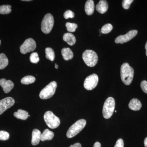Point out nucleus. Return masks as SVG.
<instances>
[{
	"instance_id": "f8f14e48",
	"label": "nucleus",
	"mask_w": 147,
	"mask_h": 147,
	"mask_svg": "<svg viewBox=\"0 0 147 147\" xmlns=\"http://www.w3.org/2000/svg\"><path fill=\"white\" fill-rule=\"evenodd\" d=\"M0 86L3 88L5 93H8L13 88L14 84L10 80H6L5 79H0Z\"/></svg>"
},
{
	"instance_id": "7c9ffc66",
	"label": "nucleus",
	"mask_w": 147,
	"mask_h": 147,
	"mask_svg": "<svg viewBox=\"0 0 147 147\" xmlns=\"http://www.w3.org/2000/svg\"><path fill=\"white\" fill-rule=\"evenodd\" d=\"M141 88L145 93L147 94V81H142L141 83Z\"/></svg>"
},
{
	"instance_id": "b1692460",
	"label": "nucleus",
	"mask_w": 147,
	"mask_h": 147,
	"mask_svg": "<svg viewBox=\"0 0 147 147\" xmlns=\"http://www.w3.org/2000/svg\"><path fill=\"white\" fill-rule=\"evenodd\" d=\"M11 6L10 5L0 6V13L1 14H8L11 12Z\"/></svg>"
},
{
	"instance_id": "e433bc0d",
	"label": "nucleus",
	"mask_w": 147,
	"mask_h": 147,
	"mask_svg": "<svg viewBox=\"0 0 147 147\" xmlns=\"http://www.w3.org/2000/svg\"><path fill=\"white\" fill-rule=\"evenodd\" d=\"M55 68L57 69L58 67H59V66H58V65L57 64H55Z\"/></svg>"
},
{
	"instance_id": "72a5a7b5",
	"label": "nucleus",
	"mask_w": 147,
	"mask_h": 147,
	"mask_svg": "<svg viewBox=\"0 0 147 147\" xmlns=\"http://www.w3.org/2000/svg\"><path fill=\"white\" fill-rule=\"evenodd\" d=\"M93 147H101V144L99 142H96L94 143Z\"/></svg>"
},
{
	"instance_id": "a211bd4d",
	"label": "nucleus",
	"mask_w": 147,
	"mask_h": 147,
	"mask_svg": "<svg viewBox=\"0 0 147 147\" xmlns=\"http://www.w3.org/2000/svg\"><path fill=\"white\" fill-rule=\"evenodd\" d=\"M61 54L64 59L65 61L71 60L73 57V52L68 47L63 48L61 50Z\"/></svg>"
},
{
	"instance_id": "a878e982",
	"label": "nucleus",
	"mask_w": 147,
	"mask_h": 147,
	"mask_svg": "<svg viewBox=\"0 0 147 147\" xmlns=\"http://www.w3.org/2000/svg\"><path fill=\"white\" fill-rule=\"evenodd\" d=\"M65 26L66 27L67 30L70 32H75L76 29L78 27L77 24H74V23H69V22L67 23L66 24Z\"/></svg>"
},
{
	"instance_id": "c85d7f7f",
	"label": "nucleus",
	"mask_w": 147,
	"mask_h": 147,
	"mask_svg": "<svg viewBox=\"0 0 147 147\" xmlns=\"http://www.w3.org/2000/svg\"><path fill=\"white\" fill-rule=\"evenodd\" d=\"M133 1V0H123L122 3L123 7L125 9H128Z\"/></svg>"
},
{
	"instance_id": "aec40b11",
	"label": "nucleus",
	"mask_w": 147,
	"mask_h": 147,
	"mask_svg": "<svg viewBox=\"0 0 147 147\" xmlns=\"http://www.w3.org/2000/svg\"><path fill=\"white\" fill-rule=\"evenodd\" d=\"M13 116L17 119L25 120L29 117L28 113L25 110L19 109L17 112L13 113Z\"/></svg>"
},
{
	"instance_id": "9b49d317",
	"label": "nucleus",
	"mask_w": 147,
	"mask_h": 147,
	"mask_svg": "<svg viewBox=\"0 0 147 147\" xmlns=\"http://www.w3.org/2000/svg\"><path fill=\"white\" fill-rule=\"evenodd\" d=\"M15 103L13 98L7 97L0 100V115L5 111L12 107Z\"/></svg>"
},
{
	"instance_id": "6e6552de",
	"label": "nucleus",
	"mask_w": 147,
	"mask_h": 147,
	"mask_svg": "<svg viewBox=\"0 0 147 147\" xmlns=\"http://www.w3.org/2000/svg\"><path fill=\"white\" fill-rule=\"evenodd\" d=\"M98 82V77L96 74H93L85 79L84 87L88 90H92L97 86Z\"/></svg>"
},
{
	"instance_id": "1a4fd4ad",
	"label": "nucleus",
	"mask_w": 147,
	"mask_h": 147,
	"mask_svg": "<svg viewBox=\"0 0 147 147\" xmlns=\"http://www.w3.org/2000/svg\"><path fill=\"white\" fill-rule=\"evenodd\" d=\"M36 46V43L34 40L32 38H28L20 47V52L23 54H27L34 50Z\"/></svg>"
},
{
	"instance_id": "423d86ee",
	"label": "nucleus",
	"mask_w": 147,
	"mask_h": 147,
	"mask_svg": "<svg viewBox=\"0 0 147 147\" xmlns=\"http://www.w3.org/2000/svg\"><path fill=\"white\" fill-rule=\"evenodd\" d=\"M44 119L47 126L51 129L57 128L60 124L59 118L50 111H47L45 113Z\"/></svg>"
},
{
	"instance_id": "4be33fe9",
	"label": "nucleus",
	"mask_w": 147,
	"mask_h": 147,
	"mask_svg": "<svg viewBox=\"0 0 147 147\" xmlns=\"http://www.w3.org/2000/svg\"><path fill=\"white\" fill-rule=\"evenodd\" d=\"M45 57L48 59L50 61H53L55 60V53L54 50L50 47H47L45 50Z\"/></svg>"
},
{
	"instance_id": "f03ea898",
	"label": "nucleus",
	"mask_w": 147,
	"mask_h": 147,
	"mask_svg": "<svg viewBox=\"0 0 147 147\" xmlns=\"http://www.w3.org/2000/svg\"><path fill=\"white\" fill-rule=\"evenodd\" d=\"M86 121L84 119H81L76 121L69 128L67 132V137L71 138L79 134L86 126Z\"/></svg>"
},
{
	"instance_id": "f257e3e1",
	"label": "nucleus",
	"mask_w": 147,
	"mask_h": 147,
	"mask_svg": "<svg viewBox=\"0 0 147 147\" xmlns=\"http://www.w3.org/2000/svg\"><path fill=\"white\" fill-rule=\"evenodd\" d=\"M134 75V70L128 63H125L121 67V77L125 85L129 86L131 84Z\"/></svg>"
},
{
	"instance_id": "5701e85b",
	"label": "nucleus",
	"mask_w": 147,
	"mask_h": 147,
	"mask_svg": "<svg viewBox=\"0 0 147 147\" xmlns=\"http://www.w3.org/2000/svg\"><path fill=\"white\" fill-rule=\"evenodd\" d=\"M36 81V78L34 76H27L22 78L21 80V83L24 85H29L33 84Z\"/></svg>"
},
{
	"instance_id": "20e7f679",
	"label": "nucleus",
	"mask_w": 147,
	"mask_h": 147,
	"mask_svg": "<svg viewBox=\"0 0 147 147\" xmlns=\"http://www.w3.org/2000/svg\"><path fill=\"white\" fill-rule=\"evenodd\" d=\"M82 58L85 63L90 67H93L96 65L98 61L97 54L92 50H86L83 53Z\"/></svg>"
},
{
	"instance_id": "cd10ccee",
	"label": "nucleus",
	"mask_w": 147,
	"mask_h": 147,
	"mask_svg": "<svg viewBox=\"0 0 147 147\" xmlns=\"http://www.w3.org/2000/svg\"><path fill=\"white\" fill-rule=\"evenodd\" d=\"M9 134L8 132L5 131H0V140L5 141L9 139Z\"/></svg>"
},
{
	"instance_id": "c756f323",
	"label": "nucleus",
	"mask_w": 147,
	"mask_h": 147,
	"mask_svg": "<svg viewBox=\"0 0 147 147\" xmlns=\"http://www.w3.org/2000/svg\"><path fill=\"white\" fill-rule=\"evenodd\" d=\"M63 16L65 19H68L69 18H73L74 16V13L71 11L67 10L64 12Z\"/></svg>"
},
{
	"instance_id": "f704fd0d",
	"label": "nucleus",
	"mask_w": 147,
	"mask_h": 147,
	"mask_svg": "<svg viewBox=\"0 0 147 147\" xmlns=\"http://www.w3.org/2000/svg\"><path fill=\"white\" fill-rule=\"evenodd\" d=\"M144 144L145 147H147V137L145 139Z\"/></svg>"
},
{
	"instance_id": "2eb2a0df",
	"label": "nucleus",
	"mask_w": 147,
	"mask_h": 147,
	"mask_svg": "<svg viewBox=\"0 0 147 147\" xmlns=\"http://www.w3.org/2000/svg\"><path fill=\"white\" fill-rule=\"evenodd\" d=\"M41 132L38 129H35L32 132V144L36 146L38 144L40 140Z\"/></svg>"
},
{
	"instance_id": "4468645a",
	"label": "nucleus",
	"mask_w": 147,
	"mask_h": 147,
	"mask_svg": "<svg viewBox=\"0 0 147 147\" xmlns=\"http://www.w3.org/2000/svg\"><path fill=\"white\" fill-rule=\"evenodd\" d=\"M128 106L129 109L131 110L138 111L142 108V104L139 99L134 98L130 100Z\"/></svg>"
},
{
	"instance_id": "58836bf2",
	"label": "nucleus",
	"mask_w": 147,
	"mask_h": 147,
	"mask_svg": "<svg viewBox=\"0 0 147 147\" xmlns=\"http://www.w3.org/2000/svg\"><path fill=\"white\" fill-rule=\"evenodd\" d=\"M115 113H117V111H116V110H115Z\"/></svg>"
},
{
	"instance_id": "7ed1b4c3",
	"label": "nucleus",
	"mask_w": 147,
	"mask_h": 147,
	"mask_svg": "<svg viewBox=\"0 0 147 147\" xmlns=\"http://www.w3.org/2000/svg\"><path fill=\"white\" fill-rule=\"evenodd\" d=\"M115 106V101L112 97H109L104 102L102 108V115L104 118L110 119L114 113Z\"/></svg>"
},
{
	"instance_id": "c9c22d12",
	"label": "nucleus",
	"mask_w": 147,
	"mask_h": 147,
	"mask_svg": "<svg viewBox=\"0 0 147 147\" xmlns=\"http://www.w3.org/2000/svg\"><path fill=\"white\" fill-rule=\"evenodd\" d=\"M145 49L146 50V55L147 56V41L146 43V45H145Z\"/></svg>"
},
{
	"instance_id": "ddd939ff",
	"label": "nucleus",
	"mask_w": 147,
	"mask_h": 147,
	"mask_svg": "<svg viewBox=\"0 0 147 147\" xmlns=\"http://www.w3.org/2000/svg\"><path fill=\"white\" fill-rule=\"evenodd\" d=\"M108 2L105 0H101L99 1L96 7V9L97 11L102 14L106 12L108 10Z\"/></svg>"
},
{
	"instance_id": "393cba45",
	"label": "nucleus",
	"mask_w": 147,
	"mask_h": 147,
	"mask_svg": "<svg viewBox=\"0 0 147 147\" xmlns=\"http://www.w3.org/2000/svg\"><path fill=\"white\" fill-rule=\"evenodd\" d=\"M113 26L111 24H105L101 28V32L102 34H107L113 30Z\"/></svg>"
},
{
	"instance_id": "9d476101",
	"label": "nucleus",
	"mask_w": 147,
	"mask_h": 147,
	"mask_svg": "<svg viewBox=\"0 0 147 147\" xmlns=\"http://www.w3.org/2000/svg\"><path fill=\"white\" fill-rule=\"evenodd\" d=\"M138 31L137 30H132L128 32L126 34L123 35H120L118 36L115 40L116 43L123 44L131 40L134 38L137 34Z\"/></svg>"
},
{
	"instance_id": "dca6fc26",
	"label": "nucleus",
	"mask_w": 147,
	"mask_h": 147,
	"mask_svg": "<svg viewBox=\"0 0 147 147\" xmlns=\"http://www.w3.org/2000/svg\"><path fill=\"white\" fill-rule=\"evenodd\" d=\"M94 10V4L93 0H88L85 5V11L88 15H91Z\"/></svg>"
},
{
	"instance_id": "6ab92c4d",
	"label": "nucleus",
	"mask_w": 147,
	"mask_h": 147,
	"mask_svg": "<svg viewBox=\"0 0 147 147\" xmlns=\"http://www.w3.org/2000/svg\"><path fill=\"white\" fill-rule=\"evenodd\" d=\"M54 137V133L53 131H50L49 129H46L43 133L41 134L40 136V140L42 141H47V140H51L53 139Z\"/></svg>"
},
{
	"instance_id": "412c9836",
	"label": "nucleus",
	"mask_w": 147,
	"mask_h": 147,
	"mask_svg": "<svg viewBox=\"0 0 147 147\" xmlns=\"http://www.w3.org/2000/svg\"><path fill=\"white\" fill-rule=\"evenodd\" d=\"M9 61L6 56L3 53L0 54V69L5 68L8 65Z\"/></svg>"
},
{
	"instance_id": "0eeeda50",
	"label": "nucleus",
	"mask_w": 147,
	"mask_h": 147,
	"mask_svg": "<svg viewBox=\"0 0 147 147\" xmlns=\"http://www.w3.org/2000/svg\"><path fill=\"white\" fill-rule=\"evenodd\" d=\"M54 24V19L51 13L46 14L42 21L41 25V30L42 32L48 34L53 29Z\"/></svg>"
},
{
	"instance_id": "473e14b6",
	"label": "nucleus",
	"mask_w": 147,
	"mask_h": 147,
	"mask_svg": "<svg viewBox=\"0 0 147 147\" xmlns=\"http://www.w3.org/2000/svg\"><path fill=\"white\" fill-rule=\"evenodd\" d=\"M69 147H82V145L79 143H75L74 144L71 145Z\"/></svg>"
},
{
	"instance_id": "2f4dec72",
	"label": "nucleus",
	"mask_w": 147,
	"mask_h": 147,
	"mask_svg": "<svg viewBox=\"0 0 147 147\" xmlns=\"http://www.w3.org/2000/svg\"><path fill=\"white\" fill-rule=\"evenodd\" d=\"M114 147H124L123 140L122 139H118Z\"/></svg>"
},
{
	"instance_id": "bb28decb",
	"label": "nucleus",
	"mask_w": 147,
	"mask_h": 147,
	"mask_svg": "<svg viewBox=\"0 0 147 147\" xmlns=\"http://www.w3.org/2000/svg\"><path fill=\"white\" fill-rule=\"evenodd\" d=\"M30 59L32 63L36 64L39 62V58L37 53H33L30 56Z\"/></svg>"
},
{
	"instance_id": "f3484780",
	"label": "nucleus",
	"mask_w": 147,
	"mask_h": 147,
	"mask_svg": "<svg viewBox=\"0 0 147 147\" xmlns=\"http://www.w3.org/2000/svg\"><path fill=\"white\" fill-rule=\"evenodd\" d=\"M64 41L67 42L69 45H73L76 43V38L74 36L70 33H66L64 34L63 36Z\"/></svg>"
},
{
	"instance_id": "4c0bfd02",
	"label": "nucleus",
	"mask_w": 147,
	"mask_h": 147,
	"mask_svg": "<svg viewBox=\"0 0 147 147\" xmlns=\"http://www.w3.org/2000/svg\"><path fill=\"white\" fill-rule=\"evenodd\" d=\"M1 40H0V45H1Z\"/></svg>"
},
{
	"instance_id": "39448f33",
	"label": "nucleus",
	"mask_w": 147,
	"mask_h": 147,
	"mask_svg": "<svg viewBox=\"0 0 147 147\" xmlns=\"http://www.w3.org/2000/svg\"><path fill=\"white\" fill-rule=\"evenodd\" d=\"M57 84L55 81L51 82L40 91L39 96L41 99H47L52 97L56 92Z\"/></svg>"
}]
</instances>
